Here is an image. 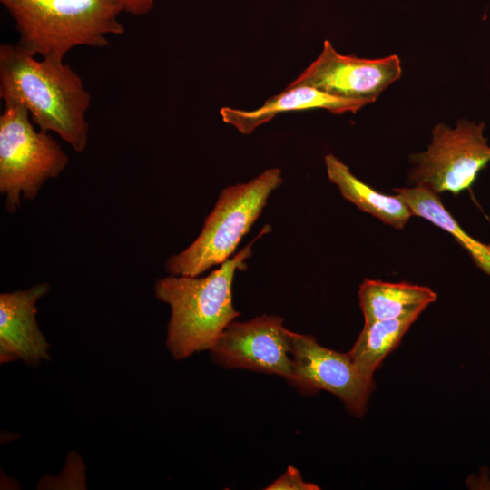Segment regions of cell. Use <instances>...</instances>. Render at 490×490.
I'll return each instance as SVG.
<instances>
[{
  "label": "cell",
  "mask_w": 490,
  "mask_h": 490,
  "mask_svg": "<svg viewBox=\"0 0 490 490\" xmlns=\"http://www.w3.org/2000/svg\"><path fill=\"white\" fill-rule=\"evenodd\" d=\"M0 98L23 105L40 130L54 132L74 152L85 150L92 96L64 60H38L17 44H1Z\"/></svg>",
  "instance_id": "1"
},
{
  "label": "cell",
  "mask_w": 490,
  "mask_h": 490,
  "mask_svg": "<svg viewBox=\"0 0 490 490\" xmlns=\"http://www.w3.org/2000/svg\"><path fill=\"white\" fill-rule=\"evenodd\" d=\"M204 277L174 276L158 279V299L171 308L166 346L175 359L211 349L223 330L239 316L232 301L235 272L246 267L252 243Z\"/></svg>",
  "instance_id": "2"
},
{
  "label": "cell",
  "mask_w": 490,
  "mask_h": 490,
  "mask_svg": "<svg viewBox=\"0 0 490 490\" xmlns=\"http://www.w3.org/2000/svg\"><path fill=\"white\" fill-rule=\"evenodd\" d=\"M15 21L17 44L42 58L64 60L78 46L107 47L124 33L112 0H0Z\"/></svg>",
  "instance_id": "3"
},
{
  "label": "cell",
  "mask_w": 490,
  "mask_h": 490,
  "mask_svg": "<svg viewBox=\"0 0 490 490\" xmlns=\"http://www.w3.org/2000/svg\"><path fill=\"white\" fill-rule=\"evenodd\" d=\"M282 181L281 170L271 168L246 183L223 189L200 235L186 250L166 260V271L196 277L229 260Z\"/></svg>",
  "instance_id": "4"
},
{
  "label": "cell",
  "mask_w": 490,
  "mask_h": 490,
  "mask_svg": "<svg viewBox=\"0 0 490 490\" xmlns=\"http://www.w3.org/2000/svg\"><path fill=\"white\" fill-rule=\"evenodd\" d=\"M68 162L48 132L36 131L23 105L5 103L0 115V191L9 212L19 209L21 197L35 198L44 183L58 177Z\"/></svg>",
  "instance_id": "5"
},
{
  "label": "cell",
  "mask_w": 490,
  "mask_h": 490,
  "mask_svg": "<svg viewBox=\"0 0 490 490\" xmlns=\"http://www.w3.org/2000/svg\"><path fill=\"white\" fill-rule=\"evenodd\" d=\"M485 123L466 119L456 126L444 123L432 130V140L424 152L410 156L409 180L415 186L437 194L457 195L469 189L490 162V145L484 135Z\"/></svg>",
  "instance_id": "6"
},
{
  "label": "cell",
  "mask_w": 490,
  "mask_h": 490,
  "mask_svg": "<svg viewBox=\"0 0 490 490\" xmlns=\"http://www.w3.org/2000/svg\"><path fill=\"white\" fill-rule=\"evenodd\" d=\"M293 374L289 384L302 393L319 390L338 397L348 411L361 417L375 388L373 378L362 375L348 353L319 345L314 337L289 330Z\"/></svg>",
  "instance_id": "7"
},
{
  "label": "cell",
  "mask_w": 490,
  "mask_h": 490,
  "mask_svg": "<svg viewBox=\"0 0 490 490\" xmlns=\"http://www.w3.org/2000/svg\"><path fill=\"white\" fill-rule=\"evenodd\" d=\"M401 74L397 54L377 59L341 54L325 40L319 55L287 87L308 85L337 97L374 103Z\"/></svg>",
  "instance_id": "8"
},
{
  "label": "cell",
  "mask_w": 490,
  "mask_h": 490,
  "mask_svg": "<svg viewBox=\"0 0 490 490\" xmlns=\"http://www.w3.org/2000/svg\"><path fill=\"white\" fill-rule=\"evenodd\" d=\"M211 351L213 360L225 368L274 374L288 382L292 377L289 329L278 316L232 321Z\"/></svg>",
  "instance_id": "9"
},
{
  "label": "cell",
  "mask_w": 490,
  "mask_h": 490,
  "mask_svg": "<svg viewBox=\"0 0 490 490\" xmlns=\"http://www.w3.org/2000/svg\"><path fill=\"white\" fill-rule=\"evenodd\" d=\"M49 291L45 282L0 295V360L38 365L49 359L50 344L36 321V302Z\"/></svg>",
  "instance_id": "10"
},
{
  "label": "cell",
  "mask_w": 490,
  "mask_h": 490,
  "mask_svg": "<svg viewBox=\"0 0 490 490\" xmlns=\"http://www.w3.org/2000/svg\"><path fill=\"white\" fill-rule=\"evenodd\" d=\"M368 103L371 102L344 99L311 86L299 85L286 87L255 110L222 107L220 113L225 123L233 126L242 134L248 135L279 113L319 108L335 114H342L348 112L356 113Z\"/></svg>",
  "instance_id": "11"
},
{
  "label": "cell",
  "mask_w": 490,
  "mask_h": 490,
  "mask_svg": "<svg viewBox=\"0 0 490 490\" xmlns=\"http://www.w3.org/2000/svg\"><path fill=\"white\" fill-rule=\"evenodd\" d=\"M436 298L430 288L405 281L365 279L358 290L365 322L420 315Z\"/></svg>",
  "instance_id": "12"
},
{
  "label": "cell",
  "mask_w": 490,
  "mask_h": 490,
  "mask_svg": "<svg viewBox=\"0 0 490 490\" xmlns=\"http://www.w3.org/2000/svg\"><path fill=\"white\" fill-rule=\"evenodd\" d=\"M324 162L329 181L338 187L346 200L360 211L397 230H402L414 216L400 197L379 192L366 184L335 155H326Z\"/></svg>",
  "instance_id": "13"
},
{
  "label": "cell",
  "mask_w": 490,
  "mask_h": 490,
  "mask_svg": "<svg viewBox=\"0 0 490 490\" xmlns=\"http://www.w3.org/2000/svg\"><path fill=\"white\" fill-rule=\"evenodd\" d=\"M395 194L420 217L450 234L485 274L490 277V243L469 235L446 210L439 194L420 186L397 187Z\"/></svg>",
  "instance_id": "14"
},
{
  "label": "cell",
  "mask_w": 490,
  "mask_h": 490,
  "mask_svg": "<svg viewBox=\"0 0 490 490\" xmlns=\"http://www.w3.org/2000/svg\"><path fill=\"white\" fill-rule=\"evenodd\" d=\"M420 315L365 322L356 342L348 352L362 375L373 378L384 358L400 343Z\"/></svg>",
  "instance_id": "15"
},
{
  "label": "cell",
  "mask_w": 490,
  "mask_h": 490,
  "mask_svg": "<svg viewBox=\"0 0 490 490\" xmlns=\"http://www.w3.org/2000/svg\"><path fill=\"white\" fill-rule=\"evenodd\" d=\"M268 490H317L319 487L312 483L306 482L299 471L289 466L286 472L276 479L268 487Z\"/></svg>",
  "instance_id": "16"
},
{
  "label": "cell",
  "mask_w": 490,
  "mask_h": 490,
  "mask_svg": "<svg viewBox=\"0 0 490 490\" xmlns=\"http://www.w3.org/2000/svg\"><path fill=\"white\" fill-rule=\"evenodd\" d=\"M122 13L132 15H144L148 14L158 0H112Z\"/></svg>",
  "instance_id": "17"
}]
</instances>
